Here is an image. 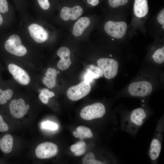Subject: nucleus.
<instances>
[{
	"label": "nucleus",
	"instance_id": "f257e3e1",
	"mask_svg": "<svg viewBox=\"0 0 164 164\" xmlns=\"http://www.w3.org/2000/svg\"><path fill=\"white\" fill-rule=\"evenodd\" d=\"M149 116L147 111L143 108H140L135 109L128 115L122 117L123 128L130 133L135 134Z\"/></svg>",
	"mask_w": 164,
	"mask_h": 164
},
{
	"label": "nucleus",
	"instance_id": "f03ea898",
	"mask_svg": "<svg viewBox=\"0 0 164 164\" xmlns=\"http://www.w3.org/2000/svg\"><path fill=\"white\" fill-rule=\"evenodd\" d=\"M105 112L106 109L104 105L97 102L83 108L80 111V115L85 120H91L102 118Z\"/></svg>",
	"mask_w": 164,
	"mask_h": 164
},
{
	"label": "nucleus",
	"instance_id": "7ed1b4c3",
	"mask_svg": "<svg viewBox=\"0 0 164 164\" xmlns=\"http://www.w3.org/2000/svg\"><path fill=\"white\" fill-rule=\"evenodd\" d=\"M91 89L90 83L84 80L76 85L70 87L67 91V96L70 100L77 101L87 95Z\"/></svg>",
	"mask_w": 164,
	"mask_h": 164
},
{
	"label": "nucleus",
	"instance_id": "20e7f679",
	"mask_svg": "<svg viewBox=\"0 0 164 164\" xmlns=\"http://www.w3.org/2000/svg\"><path fill=\"white\" fill-rule=\"evenodd\" d=\"M4 46L7 52L18 56H24L27 52L26 49L22 43L20 37L16 34L9 37L5 42Z\"/></svg>",
	"mask_w": 164,
	"mask_h": 164
},
{
	"label": "nucleus",
	"instance_id": "39448f33",
	"mask_svg": "<svg viewBox=\"0 0 164 164\" xmlns=\"http://www.w3.org/2000/svg\"><path fill=\"white\" fill-rule=\"evenodd\" d=\"M97 63L106 79L112 78L117 74L118 64L115 60L108 58H102L97 60Z\"/></svg>",
	"mask_w": 164,
	"mask_h": 164
},
{
	"label": "nucleus",
	"instance_id": "423d86ee",
	"mask_svg": "<svg viewBox=\"0 0 164 164\" xmlns=\"http://www.w3.org/2000/svg\"><path fill=\"white\" fill-rule=\"evenodd\" d=\"M104 28L109 35L115 38L120 39L123 37L126 34L127 25L124 22L109 21L105 23Z\"/></svg>",
	"mask_w": 164,
	"mask_h": 164
},
{
	"label": "nucleus",
	"instance_id": "0eeeda50",
	"mask_svg": "<svg viewBox=\"0 0 164 164\" xmlns=\"http://www.w3.org/2000/svg\"><path fill=\"white\" fill-rule=\"evenodd\" d=\"M152 90L151 84L146 81L133 83L128 87L129 94L134 97H145L150 94Z\"/></svg>",
	"mask_w": 164,
	"mask_h": 164
},
{
	"label": "nucleus",
	"instance_id": "6e6552de",
	"mask_svg": "<svg viewBox=\"0 0 164 164\" xmlns=\"http://www.w3.org/2000/svg\"><path fill=\"white\" fill-rule=\"evenodd\" d=\"M58 149L55 144L45 142L39 145L35 149L36 156L40 159H46L53 157L58 153Z\"/></svg>",
	"mask_w": 164,
	"mask_h": 164
},
{
	"label": "nucleus",
	"instance_id": "1a4fd4ad",
	"mask_svg": "<svg viewBox=\"0 0 164 164\" xmlns=\"http://www.w3.org/2000/svg\"><path fill=\"white\" fill-rule=\"evenodd\" d=\"M9 107L11 115L16 118H20L23 117L30 108L29 105L28 104H26L25 101L22 98L12 100L10 103Z\"/></svg>",
	"mask_w": 164,
	"mask_h": 164
},
{
	"label": "nucleus",
	"instance_id": "9d476101",
	"mask_svg": "<svg viewBox=\"0 0 164 164\" xmlns=\"http://www.w3.org/2000/svg\"><path fill=\"white\" fill-rule=\"evenodd\" d=\"M8 70L14 79L19 84L26 85L30 82V79L28 73L23 69L13 63L9 64Z\"/></svg>",
	"mask_w": 164,
	"mask_h": 164
},
{
	"label": "nucleus",
	"instance_id": "9b49d317",
	"mask_svg": "<svg viewBox=\"0 0 164 164\" xmlns=\"http://www.w3.org/2000/svg\"><path fill=\"white\" fill-rule=\"evenodd\" d=\"M28 29L31 36L37 43H43L48 38L47 31L42 26L37 24H31L28 27Z\"/></svg>",
	"mask_w": 164,
	"mask_h": 164
},
{
	"label": "nucleus",
	"instance_id": "f8f14e48",
	"mask_svg": "<svg viewBox=\"0 0 164 164\" xmlns=\"http://www.w3.org/2000/svg\"><path fill=\"white\" fill-rule=\"evenodd\" d=\"M162 137L161 133L156 132L151 141L149 154L152 161H155L159 157L161 151Z\"/></svg>",
	"mask_w": 164,
	"mask_h": 164
},
{
	"label": "nucleus",
	"instance_id": "ddd939ff",
	"mask_svg": "<svg viewBox=\"0 0 164 164\" xmlns=\"http://www.w3.org/2000/svg\"><path fill=\"white\" fill-rule=\"evenodd\" d=\"M70 51L68 48L65 46L60 47L57 51V55L60 58L57 66L61 70H65L70 66L72 61L70 59Z\"/></svg>",
	"mask_w": 164,
	"mask_h": 164
},
{
	"label": "nucleus",
	"instance_id": "4468645a",
	"mask_svg": "<svg viewBox=\"0 0 164 164\" xmlns=\"http://www.w3.org/2000/svg\"><path fill=\"white\" fill-rule=\"evenodd\" d=\"M82 8L79 5H76L72 8L64 7L61 9L60 16L64 21H67L69 19L75 20L82 14Z\"/></svg>",
	"mask_w": 164,
	"mask_h": 164
},
{
	"label": "nucleus",
	"instance_id": "2eb2a0df",
	"mask_svg": "<svg viewBox=\"0 0 164 164\" xmlns=\"http://www.w3.org/2000/svg\"><path fill=\"white\" fill-rule=\"evenodd\" d=\"M59 72L54 68H49L45 73V76L43 79V84L50 89L54 87L56 83L57 75Z\"/></svg>",
	"mask_w": 164,
	"mask_h": 164
},
{
	"label": "nucleus",
	"instance_id": "dca6fc26",
	"mask_svg": "<svg viewBox=\"0 0 164 164\" xmlns=\"http://www.w3.org/2000/svg\"><path fill=\"white\" fill-rule=\"evenodd\" d=\"M90 22V19L87 17L78 19L74 25L72 32L73 35L75 36H80L89 25Z\"/></svg>",
	"mask_w": 164,
	"mask_h": 164
},
{
	"label": "nucleus",
	"instance_id": "f3484780",
	"mask_svg": "<svg viewBox=\"0 0 164 164\" xmlns=\"http://www.w3.org/2000/svg\"><path fill=\"white\" fill-rule=\"evenodd\" d=\"M134 10L135 15L138 17L146 16L149 10L147 0H135Z\"/></svg>",
	"mask_w": 164,
	"mask_h": 164
},
{
	"label": "nucleus",
	"instance_id": "a211bd4d",
	"mask_svg": "<svg viewBox=\"0 0 164 164\" xmlns=\"http://www.w3.org/2000/svg\"><path fill=\"white\" fill-rule=\"evenodd\" d=\"M86 71L84 76V80L90 83L94 79H98L102 77L103 75L102 71L99 67L93 65H90Z\"/></svg>",
	"mask_w": 164,
	"mask_h": 164
},
{
	"label": "nucleus",
	"instance_id": "6ab92c4d",
	"mask_svg": "<svg viewBox=\"0 0 164 164\" xmlns=\"http://www.w3.org/2000/svg\"><path fill=\"white\" fill-rule=\"evenodd\" d=\"M13 138L9 134L4 136L1 140L0 149L4 153L8 154L10 152L12 149Z\"/></svg>",
	"mask_w": 164,
	"mask_h": 164
},
{
	"label": "nucleus",
	"instance_id": "aec40b11",
	"mask_svg": "<svg viewBox=\"0 0 164 164\" xmlns=\"http://www.w3.org/2000/svg\"><path fill=\"white\" fill-rule=\"evenodd\" d=\"M73 135L76 138H80L81 140L84 138H91L93 136L91 129L86 126L82 125L78 127L76 131L73 132Z\"/></svg>",
	"mask_w": 164,
	"mask_h": 164
},
{
	"label": "nucleus",
	"instance_id": "412c9836",
	"mask_svg": "<svg viewBox=\"0 0 164 164\" xmlns=\"http://www.w3.org/2000/svg\"><path fill=\"white\" fill-rule=\"evenodd\" d=\"M54 95L55 94L53 92L45 88L41 91L39 97L42 103L46 104L48 103L49 98L53 97Z\"/></svg>",
	"mask_w": 164,
	"mask_h": 164
},
{
	"label": "nucleus",
	"instance_id": "4be33fe9",
	"mask_svg": "<svg viewBox=\"0 0 164 164\" xmlns=\"http://www.w3.org/2000/svg\"><path fill=\"white\" fill-rule=\"evenodd\" d=\"M13 92L11 89L3 90L0 88V104H6L8 100L11 99L13 95Z\"/></svg>",
	"mask_w": 164,
	"mask_h": 164
},
{
	"label": "nucleus",
	"instance_id": "5701e85b",
	"mask_svg": "<svg viewBox=\"0 0 164 164\" xmlns=\"http://www.w3.org/2000/svg\"><path fill=\"white\" fill-rule=\"evenodd\" d=\"M83 164H103V162L96 160L94 154L90 152L86 154L82 159Z\"/></svg>",
	"mask_w": 164,
	"mask_h": 164
},
{
	"label": "nucleus",
	"instance_id": "b1692460",
	"mask_svg": "<svg viewBox=\"0 0 164 164\" xmlns=\"http://www.w3.org/2000/svg\"><path fill=\"white\" fill-rule=\"evenodd\" d=\"M154 61L156 63L162 64L164 61V47L159 48L155 51L152 56Z\"/></svg>",
	"mask_w": 164,
	"mask_h": 164
},
{
	"label": "nucleus",
	"instance_id": "393cba45",
	"mask_svg": "<svg viewBox=\"0 0 164 164\" xmlns=\"http://www.w3.org/2000/svg\"><path fill=\"white\" fill-rule=\"evenodd\" d=\"M128 0H108L109 5L112 8H116L120 5L126 4Z\"/></svg>",
	"mask_w": 164,
	"mask_h": 164
},
{
	"label": "nucleus",
	"instance_id": "a878e982",
	"mask_svg": "<svg viewBox=\"0 0 164 164\" xmlns=\"http://www.w3.org/2000/svg\"><path fill=\"white\" fill-rule=\"evenodd\" d=\"M42 126L43 128L53 130H56L58 127L57 124L48 120L43 122Z\"/></svg>",
	"mask_w": 164,
	"mask_h": 164
},
{
	"label": "nucleus",
	"instance_id": "bb28decb",
	"mask_svg": "<svg viewBox=\"0 0 164 164\" xmlns=\"http://www.w3.org/2000/svg\"><path fill=\"white\" fill-rule=\"evenodd\" d=\"M86 147V144L85 142L84 141H81L71 145L70 147V149L72 152H75L81 149Z\"/></svg>",
	"mask_w": 164,
	"mask_h": 164
},
{
	"label": "nucleus",
	"instance_id": "cd10ccee",
	"mask_svg": "<svg viewBox=\"0 0 164 164\" xmlns=\"http://www.w3.org/2000/svg\"><path fill=\"white\" fill-rule=\"evenodd\" d=\"M9 10V5L7 0H0V12L5 13Z\"/></svg>",
	"mask_w": 164,
	"mask_h": 164
},
{
	"label": "nucleus",
	"instance_id": "c85d7f7f",
	"mask_svg": "<svg viewBox=\"0 0 164 164\" xmlns=\"http://www.w3.org/2000/svg\"><path fill=\"white\" fill-rule=\"evenodd\" d=\"M37 3L42 9L46 10L50 7V4L49 0H36Z\"/></svg>",
	"mask_w": 164,
	"mask_h": 164
},
{
	"label": "nucleus",
	"instance_id": "c756f323",
	"mask_svg": "<svg viewBox=\"0 0 164 164\" xmlns=\"http://www.w3.org/2000/svg\"><path fill=\"white\" fill-rule=\"evenodd\" d=\"M9 126L4 121L2 116L0 114V132H5L8 130Z\"/></svg>",
	"mask_w": 164,
	"mask_h": 164
},
{
	"label": "nucleus",
	"instance_id": "7c9ffc66",
	"mask_svg": "<svg viewBox=\"0 0 164 164\" xmlns=\"http://www.w3.org/2000/svg\"><path fill=\"white\" fill-rule=\"evenodd\" d=\"M157 20L158 22L162 25L164 24V9H162L157 16Z\"/></svg>",
	"mask_w": 164,
	"mask_h": 164
},
{
	"label": "nucleus",
	"instance_id": "2f4dec72",
	"mask_svg": "<svg viewBox=\"0 0 164 164\" xmlns=\"http://www.w3.org/2000/svg\"><path fill=\"white\" fill-rule=\"evenodd\" d=\"M86 147L83 148L79 150L74 152V155L76 156H80L83 154L86 150Z\"/></svg>",
	"mask_w": 164,
	"mask_h": 164
},
{
	"label": "nucleus",
	"instance_id": "473e14b6",
	"mask_svg": "<svg viewBox=\"0 0 164 164\" xmlns=\"http://www.w3.org/2000/svg\"><path fill=\"white\" fill-rule=\"evenodd\" d=\"M87 2L93 6L97 5L99 3L98 0H87Z\"/></svg>",
	"mask_w": 164,
	"mask_h": 164
},
{
	"label": "nucleus",
	"instance_id": "72a5a7b5",
	"mask_svg": "<svg viewBox=\"0 0 164 164\" xmlns=\"http://www.w3.org/2000/svg\"><path fill=\"white\" fill-rule=\"evenodd\" d=\"M3 22V19L1 14H0V25L2 24Z\"/></svg>",
	"mask_w": 164,
	"mask_h": 164
},
{
	"label": "nucleus",
	"instance_id": "f704fd0d",
	"mask_svg": "<svg viewBox=\"0 0 164 164\" xmlns=\"http://www.w3.org/2000/svg\"><path fill=\"white\" fill-rule=\"evenodd\" d=\"M164 25H163V26H162V27H163V29H164Z\"/></svg>",
	"mask_w": 164,
	"mask_h": 164
},
{
	"label": "nucleus",
	"instance_id": "c9c22d12",
	"mask_svg": "<svg viewBox=\"0 0 164 164\" xmlns=\"http://www.w3.org/2000/svg\"><path fill=\"white\" fill-rule=\"evenodd\" d=\"M110 56L111 57V56H112V55H111L110 54Z\"/></svg>",
	"mask_w": 164,
	"mask_h": 164
},
{
	"label": "nucleus",
	"instance_id": "e433bc0d",
	"mask_svg": "<svg viewBox=\"0 0 164 164\" xmlns=\"http://www.w3.org/2000/svg\"><path fill=\"white\" fill-rule=\"evenodd\" d=\"M0 141H1V139H0Z\"/></svg>",
	"mask_w": 164,
	"mask_h": 164
}]
</instances>
